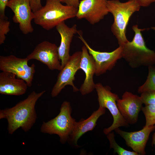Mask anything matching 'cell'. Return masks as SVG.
Here are the masks:
<instances>
[{
	"mask_svg": "<svg viewBox=\"0 0 155 155\" xmlns=\"http://www.w3.org/2000/svg\"><path fill=\"white\" fill-rule=\"evenodd\" d=\"M45 92L44 90L38 93L33 91L26 98L12 107L0 110V119L7 120L9 134H13L20 128L25 132L31 129L37 118L36 103Z\"/></svg>",
	"mask_w": 155,
	"mask_h": 155,
	"instance_id": "cell-1",
	"label": "cell"
},
{
	"mask_svg": "<svg viewBox=\"0 0 155 155\" xmlns=\"http://www.w3.org/2000/svg\"><path fill=\"white\" fill-rule=\"evenodd\" d=\"M9 0H0V16H5V10Z\"/></svg>",
	"mask_w": 155,
	"mask_h": 155,
	"instance_id": "cell-27",
	"label": "cell"
},
{
	"mask_svg": "<svg viewBox=\"0 0 155 155\" xmlns=\"http://www.w3.org/2000/svg\"><path fill=\"white\" fill-rule=\"evenodd\" d=\"M152 145H154L155 146V132L152 135Z\"/></svg>",
	"mask_w": 155,
	"mask_h": 155,
	"instance_id": "cell-28",
	"label": "cell"
},
{
	"mask_svg": "<svg viewBox=\"0 0 155 155\" xmlns=\"http://www.w3.org/2000/svg\"><path fill=\"white\" fill-rule=\"evenodd\" d=\"M33 12L34 13L42 7L41 0H29Z\"/></svg>",
	"mask_w": 155,
	"mask_h": 155,
	"instance_id": "cell-24",
	"label": "cell"
},
{
	"mask_svg": "<svg viewBox=\"0 0 155 155\" xmlns=\"http://www.w3.org/2000/svg\"><path fill=\"white\" fill-rule=\"evenodd\" d=\"M135 32L132 40L122 46V58L132 68L149 67L155 65V52L148 48L141 33L145 29L138 28L137 25L132 27Z\"/></svg>",
	"mask_w": 155,
	"mask_h": 155,
	"instance_id": "cell-2",
	"label": "cell"
},
{
	"mask_svg": "<svg viewBox=\"0 0 155 155\" xmlns=\"http://www.w3.org/2000/svg\"><path fill=\"white\" fill-rule=\"evenodd\" d=\"M107 7L114 18L111 32L117 39L119 46H122L128 41L126 33L129 19L133 13L139 10L141 7L136 2L130 0L125 2L119 0H107Z\"/></svg>",
	"mask_w": 155,
	"mask_h": 155,
	"instance_id": "cell-4",
	"label": "cell"
},
{
	"mask_svg": "<svg viewBox=\"0 0 155 155\" xmlns=\"http://www.w3.org/2000/svg\"><path fill=\"white\" fill-rule=\"evenodd\" d=\"M80 0H61L62 3L66 5L78 8Z\"/></svg>",
	"mask_w": 155,
	"mask_h": 155,
	"instance_id": "cell-25",
	"label": "cell"
},
{
	"mask_svg": "<svg viewBox=\"0 0 155 155\" xmlns=\"http://www.w3.org/2000/svg\"><path fill=\"white\" fill-rule=\"evenodd\" d=\"M155 91V67L154 65L148 67V74L144 83L137 90L139 93L147 91Z\"/></svg>",
	"mask_w": 155,
	"mask_h": 155,
	"instance_id": "cell-19",
	"label": "cell"
},
{
	"mask_svg": "<svg viewBox=\"0 0 155 155\" xmlns=\"http://www.w3.org/2000/svg\"><path fill=\"white\" fill-rule=\"evenodd\" d=\"M80 68L85 73V78L79 90L81 94L84 95L92 92L96 85L93 79L96 71L95 61L85 45L82 47Z\"/></svg>",
	"mask_w": 155,
	"mask_h": 155,
	"instance_id": "cell-15",
	"label": "cell"
},
{
	"mask_svg": "<svg viewBox=\"0 0 155 155\" xmlns=\"http://www.w3.org/2000/svg\"><path fill=\"white\" fill-rule=\"evenodd\" d=\"M28 61L26 57L20 58L13 55L0 56V70L15 74L24 80L28 87H30L35 73V65L32 64L29 66Z\"/></svg>",
	"mask_w": 155,
	"mask_h": 155,
	"instance_id": "cell-7",
	"label": "cell"
},
{
	"mask_svg": "<svg viewBox=\"0 0 155 155\" xmlns=\"http://www.w3.org/2000/svg\"><path fill=\"white\" fill-rule=\"evenodd\" d=\"M28 61L37 60L45 65L51 70L61 69L58 52V47L54 43L44 41L37 44L26 57Z\"/></svg>",
	"mask_w": 155,
	"mask_h": 155,
	"instance_id": "cell-10",
	"label": "cell"
},
{
	"mask_svg": "<svg viewBox=\"0 0 155 155\" xmlns=\"http://www.w3.org/2000/svg\"><path fill=\"white\" fill-rule=\"evenodd\" d=\"M26 82L11 73H0V93L9 95L21 96L25 94L28 87Z\"/></svg>",
	"mask_w": 155,
	"mask_h": 155,
	"instance_id": "cell-17",
	"label": "cell"
},
{
	"mask_svg": "<svg viewBox=\"0 0 155 155\" xmlns=\"http://www.w3.org/2000/svg\"><path fill=\"white\" fill-rule=\"evenodd\" d=\"M143 104L145 105L155 104V91H147L141 93L140 96Z\"/></svg>",
	"mask_w": 155,
	"mask_h": 155,
	"instance_id": "cell-23",
	"label": "cell"
},
{
	"mask_svg": "<svg viewBox=\"0 0 155 155\" xmlns=\"http://www.w3.org/2000/svg\"><path fill=\"white\" fill-rule=\"evenodd\" d=\"M78 33V38L87 48L89 53L94 58L96 65L95 74L98 76L111 70L117 61L122 58V47H118L111 52H100L92 49L85 40L80 31Z\"/></svg>",
	"mask_w": 155,
	"mask_h": 155,
	"instance_id": "cell-9",
	"label": "cell"
},
{
	"mask_svg": "<svg viewBox=\"0 0 155 155\" xmlns=\"http://www.w3.org/2000/svg\"><path fill=\"white\" fill-rule=\"evenodd\" d=\"M141 110L146 119L144 126L154 125L155 124V104H150L143 106Z\"/></svg>",
	"mask_w": 155,
	"mask_h": 155,
	"instance_id": "cell-21",
	"label": "cell"
},
{
	"mask_svg": "<svg viewBox=\"0 0 155 155\" xmlns=\"http://www.w3.org/2000/svg\"><path fill=\"white\" fill-rule=\"evenodd\" d=\"M95 89L99 106L108 109L113 118L112 124L103 130L104 133L107 135L117 128L128 126L129 124L121 114L117 105V102L119 98L118 95L111 91L110 87L103 86L100 83L96 84Z\"/></svg>",
	"mask_w": 155,
	"mask_h": 155,
	"instance_id": "cell-6",
	"label": "cell"
},
{
	"mask_svg": "<svg viewBox=\"0 0 155 155\" xmlns=\"http://www.w3.org/2000/svg\"><path fill=\"white\" fill-rule=\"evenodd\" d=\"M6 16H0V44L4 43L6 35L10 30V22Z\"/></svg>",
	"mask_w": 155,
	"mask_h": 155,
	"instance_id": "cell-22",
	"label": "cell"
},
{
	"mask_svg": "<svg viewBox=\"0 0 155 155\" xmlns=\"http://www.w3.org/2000/svg\"><path fill=\"white\" fill-rule=\"evenodd\" d=\"M82 51H77L70 56L65 65L61 69L57 80L53 86L51 92L53 97L57 96L62 90L68 85L71 86L73 91L77 92L79 90L74 85L75 75L80 68Z\"/></svg>",
	"mask_w": 155,
	"mask_h": 155,
	"instance_id": "cell-8",
	"label": "cell"
},
{
	"mask_svg": "<svg viewBox=\"0 0 155 155\" xmlns=\"http://www.w3.org/2000/svg\"><path fill=\"white\" fill-rule=\"evenodd\" d=\"M107 0H82L80 1L76 17L85 19L94 25L103 19L109 13Z\"/></svg>",
	"mask_w": 155,
	"mask_h": 155,
	"instance_id": "cell-12",
	"label": "cell"
},
{
	"mask_svg": "<svg viewBox=\"0 0 155 155\" xmlns=\"http://www.w3.org/2000/svg\"><path fill=\"white\" fill-rule=\"evenodd\" d=\"M115 135L113 132H111L107 135V137L110 143V148H113L115 153L119 155H139L134 151L127 150L120 146L115 141Z\"/></svg>",
	"mask_w": 155,
	"mask_h": 155,
	"instance_id": "cell-20",
	"label": "cell"
},
{
	"mask_svg": "<svg viewBox=\"0 0 155 155\" xmlns=\"http://www.w3.org/2000/svg\"><path fill=\"white\" fill-rule=\"evenodd\" d=\"M155 129V125L144 126L141 130L128 132L119 128L115 129V132L125 140L126 145L139 155L146 154L145 148L150 133Z\"/></svg>",
	"mask_w": 155,
	"mask_h": 155,
	"instance_id": "cell-14",
	"label": "cell"
},
{
	"mask_svg": "<svg viewBox=\"0 0 155 155\" xmlns=\"http://www.w3.org/2000/svg\"><path fill=\"white\" fill-rule=\"evenodd\" d=\"M105 112V108L99 106L98 109L87 119H82L79 121L76 122L68 141L75 147L79 148L80 146L78 144V139L86 133L94 129L99 118L104 114Z\"/></svg>",
	"mask_w": 155,
	"mask_h": 155,
	"instance_id": "cell-16",
	"label": "cell"
},
{
	"mask_svg": "<svg viewBox=\"0 0 155 155\" xmlns=\"http://www.w3.org/2000/svg\"><path fill=\"white\" fill-rule=\"evenodd\" d=\"M56 28L61 38L60 45L58 47V52L61 61L62 69L69 59L71 43L74 34L78 33V31L75 24L69 27L65 24L64 21L59 23L56 27Z\"/></svg>",
	"mask_w": 155,
	"mask_h": 155,
	"instance_id": "cell-18",
	"label": "cell"
},
{
	"mask_svg": "<svg viewBox=\"0 0 155 155\" xmlns=\"http://www.w3.org/2000/svg\"><path fill=\"white\" fill-rule=\"evenodd\" d=\"M72 108L70 103L64 101L62 103L59 114L47 122H43L40 127L41 132L56 134L59 137L61 143L68 141L69 136L76 122L71 116Z\"/></svg>",
	"mask_w": 155,
	"mask_h": 155,
	"instance_id": "cell-5",
	"label": "cell"
},
{
	"mask_svg": "<svg viewBox=\"0 0 155 155\" xmlns=\"http://www.w3.org/2000/svg\"><path fill=\"white\" fill-rule=\"evenodd\" d=\"M78 8L64 5L61 0H46L45 5L34 13L35 23L49 30L60 23L76 17Z\"/></svg>",
	"mask_w": 155,
	"mask_h": 155,
	"instance_id": "cell-3",
	"label": "cell"
},
{
	"mask_svg": "<svg viewBox=\"0 0 155 155\" xmlns=\"http://www.w3.org/2000/svg\"><path fill=\"white\" fill-rule=\"evenodd\" d=\"M6 6L13 12V20L19 24L20 29L23 34H27L33 32L32 21L34 13L29 0H9Z\"/></svg>",
	"mask_w": 155,
	"mask_h": 155,
	"instance_id": "cell-11",
	"label": "cell"
},
{
	"mask_svg": "<svg viewBox=\"0 0 155 155\" xmlns=\"http://www.w3.org/2000/svg\"><path fill=\"white\" fill-rule=\"evenodd\" d=\"M117 104L121 114L129 124H135L137 122L143 104L140 96L126 91L121 99L118 100Z\"/></svg>",
	"mask_w": 155,
	"mask_h": 155,
	"instance_id": "cell-13",
	"label": "cell"
},
{
	"mask_svg": "<svg viewBox=\"0 0 155 155\" xmlns=\"http://www.w3.org/2000/svg\"><path fill=\"white\" fill-rule=\"evenodd\" d=\"M136 2L140 7H146L152 3L155 2V0H130Z\"/></svg>",
	"mask_w": 155,
	"mask_h": 155,
	"instance_id": "cell-26",
	"label": "cell"
}]
</instances>
